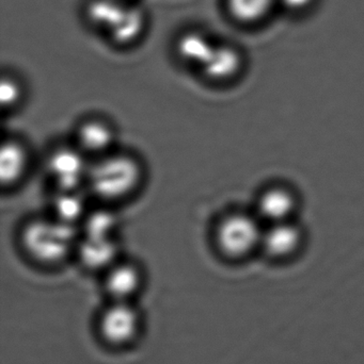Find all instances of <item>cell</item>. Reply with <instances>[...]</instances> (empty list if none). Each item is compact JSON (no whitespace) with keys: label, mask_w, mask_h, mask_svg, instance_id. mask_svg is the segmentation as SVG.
<instances>
[{"label":"cell","mask_w":364,"mask_h":364,"mask_svg":"<svg viewBox=\"0 0 364 364\" xmlns=\"http://www.w3.org/2000/svg\"><path fill=\"white\" fill-rule=\"evenodd\" d=\"M145 178L142 164L132 154L115 151L93 159L87 184L92 194L105 203H115L132 197Z\"/></svg>","instance_id":"6da1fadb"},{"label":"cell","mask_w":364,"mask_h":364,"mask_svg":"<svg viewBox=\"0 0 364 364\" xmlns=\"http://www.w3.org/2000/svg\"><path fill=\"white\" fill-rule=\"evenodd\" d=\"M78 227L53 216L28 220L21 230L19 242L28 257L43 265H57L76 252Z\"/></svg>","instance_id":"7a4b0ae2"},{"label":"cell","mask_w":364,"mask_h":364,"mask_svg":"<svg viewBox=\"0 0 364 364\" xmlns=\"http://www.w3.org/2000/svg\"><path fill=\"white\" fill-rule=\"evenodd\" d=\"M85 17L90 25L118 46L138 42L147 28L145 9L134 0H89Z\"/></svg>","instance_id":"3957f363"},{"label":"cell","mask_w":364,"mask_h":364,"mask_svg":"<svg viewBox=\"0 0 364 364\" xmlns=\"http://www.w3.org/2000/svg\"><path fill=\"white\" fill-rule=\"evenodd\" d=\"M263 231L264 226L258 215L234 212L224 215L216 225L214 241L222 256L241 260L261 247Z\"/></svg>","instance_id":"277c9868"},{"label":"cell","mask_w":364,"mask_h":364,"mask_svg":"<svg viewBox=\"0 0 364 364\" xmlns=\"http://www.w3.org/2000/svg\"><path fill=\"white\" fill-rule=\"evenodd\" d=\"M89 159L76 145L53 149L47 158L46 170L56 190H80L87 183Z\"/></svg>","instance_id":"5b68a950"},{"label":"cell","mask_w":364,"mask_h":364,"mask_svg":"<svg viewBox=\"0 0 364 364\" xmlns=\"http://www.w3.org/2000/svg\"><path fill=\"white\" fill-rule=\"evenodd\" d=\"M139 326L140 318L132 301H113L100 316V333L113 344L132 341L138 333Z\"/></svg>","instance_id":"8992f818"},{"label":"cell","mask_w":364,"mask_h":364,"mask_svg":"<svg viewBox=\"0 0 364 364\" xmlns=\"http://www.w3.org/2000/svg\"><path fill=\"white\" fill-rule=\"evenodd\" d=\"M76 145L90 159H98L115 151L117 130L102 117H88L76 129Z\"/></svg>","instance_id":"52a82bcc"},{"label":"cell","mask_w":364,"mask_h":364,"mask_svg":"<svg viewBox=\"0 0 364 364\" xmlns=\"http://www.w3.org/2000/svg\"><path fill=\"white\" fill-rule=\"evenodd\" d=\"M301 242L303 231L294 220H286L264 226L261 248L271 258L284 260L296 254Z\"/></svg>","instance_id":"ba28073f"},{"label":"cell","mask_w":364,"mask_h":364,"mask_svg":"<svg viewBox=\"0 0 364 364\" xmlns=\"http://www.w3.org/2000/svg\"><path fill=\"white\" fill-rule=\"evenodd\" d=\"M75 254L85 269L106 272L120 260L118 237H79Z\"/></svg>","instance_id":"9c48e42d"},{"label":"cell","mask_w":364,"mask_h":364,"mask_svg":"<svg viewBox=\"0 0 364 364\" xmlns=\"http://www.w3.org/2000/svg\"><path fill=\"white\" fill-rule=\"evenodd\" d=\"M243 65L241 51L233 45L218 41L209 59L199 72L212 82H228L239 76Z\"/></svg>","instance_id":"30bf717a"},{"label":"cell","mask_w":364,"mask_h":364,"mask_svg":"<svg viewBox=\"0 0 364 364\" xmlns=\"http://www.w3.org/2000/svg\"><path fill=\"white\" fill-rule=\"evenodd\" d=\"M104 276L105 288L113 301H132L143 280L142 272L136 263L121 259Z\"/></svg>","instance_id":"8fae6325"},{"label":"cell","mask_w":364,"mask_h":364,"mask_svg":"<svg viewBox=\"0 0 364 364\" xmlns=\"http://www.w3.org/2000/svg\"><path fill=\"white\" fill-rule=\"evenodd\" d=\"M30 153L23 141L9 138L0 149V181L4 188H14L29 171Z\"/></svg>","instance_id":"7c38bea8"},{"label":"cell","mask_w":364,"mask_h":364,"mask_svg":"<svg viewBox=\"0 0 364 364\" xmlns=\"http://www.w3.org/2000/svg\"><path fill=\"white\" fill-rule=\"evenodd\" d=\"M297 200L295 195L284 186H273L260 195L256 205V215L264 224L293 220Z\"/></svg>","instance_id":"4fadbf2b"},{"label":"cell","mask_w":364,"mask_h":364,"mask_svg":"<svg viewBox=\"0 0 364 364\" xmlns=\"http://www.w3.org/2000/svg\"><path fill=\"white\" fill-rule=\"evenodd\" d=\"M217 42L205 30H187L177 38L175 53L184 64L200 70L209 59Z\"/></svg>","instance_id":"5bb4252c"},{"label":"cell","mask_w":364,"mask_h":364,"mask_svg":"<svg viewBox=\"0 0 364 364\" xmlns=\"http://www.w3.org/2000/svg\"><path fill=\"white\" fill-rule=\"evenodd\" d=\"M88 211L80 190H56L51 198V216L79 227Z\"/></svg>","instance_id":"9a60e30c"},{"label":"cell","mask_w":364,"mask_h":364,"mask_svg":"<svg viewBox=\"0 0 364 364\" xmlns=\"http://www.w3.org/2000/svg\"><path fill=\"white\" fill-rule=\"evenodd\" d=\"M81 237H117L120 228V218L109 205H102L89 210L79 225Z\"/></svg>","instance_id":"2e32d148"},{"label":"cell","mask_w":364,"mask_h":364,"mask_svg":"<svg viewBox=\"0 0 364 364\" xmlns=\"http://www.w3.org/2000/svg\"><path fill=\"white\" fill-rule=\"evenodd\" d=\"M276 0H227L233 19L245 25L263 21L271 13Z\"/></svg>","instance_id":"e0dca14e"},{"label":"cell","mask_w":364,"mask_h":364,"mask_svg":"<svg viewBox=\"0 0 364 364\" xmlns=\"http://www.w3.org/2000/svg\"><path fill=\"white\" fill-rule=\"evenodd\" d=\"M25 97L23 85L16 77L4 75L0 83V102L4 111L15 110Z\"/></svg>","instance_id":"ac0fdd59"},{"label":"cell","mask_w":364,"mask_h":364,"mask_svg":"<svg viewBox=\"0 0 364 364\" xmlns=\"http://www.w3.org/2000/svg\"><path fill=\"white\" fill-rule=\"evenodd\" d=\"M284 6L292 11H301L309 8L314 0H280Z\"/></svg>","instance_id":"d6986e66"}]
</instances>
